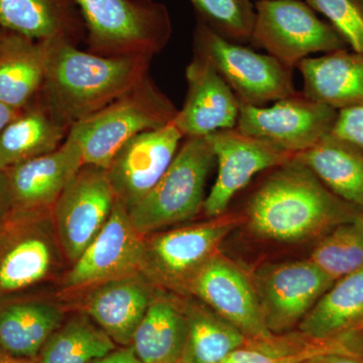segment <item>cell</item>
Instances as JSON below:
<instances>
[{"label":"cell","mask_w":363,"mask_h":363,"mask_svg":"<svg viewBox=\"0 0 363 363\" xmlns=\"http://www.w3.org/2000/svg\"><path fill=\"white\" fill-rule=\"evenodd\" d=\"M331 133L363 152V104L338 111Z\"/></svg>","instance_id":"cell-34"},{"label":"cell","mask_w":363,"mask_h":363,"mask_svg":"<svg viewBox=\"0 0 363 363\" xmlns=\"http://www.w3.org/2000/svg\"><path fill=\"white\" fill-rule=\"evenodd\" d=\"M65 264L51 214L9 215L0 224V298L52 281Z\"/></svg>","instance_id":"cell-9"},{"label":"cell","mask_w":363,"mask_h":363,"mask_svg":"<svg viewBox=\"0 0 363 363\" xmlns=\"http://www.w3.org/2000/svg\"><path fill=\"white\" fill-rule=\"evenodd\" d=\"M0 363H38L37 360L11 357L0 351Z\"/></svg>","instance_id":"cell-39"},{"label":"cell","mask_w":363,"mask_h":363,"mask_svg":"<svg viewBox=\"0 0 363 363\" xmlns=\"http://www.w3.org/2000/svg\"><path fill=\"white\" fill-rule=\"evenodd\" d=\"M332 193L363 212V152L328 135L296 155Z\"/></svg>","instance_id":"cell-27"},{"label":"cell","mask_w":363,"mask_h":363,"mask_svg":"<svg viewBox=\"0 0 363 363\" xmlns=\"http://www.w3.org/2000/svg\"><path fill=\"white\" fill-rule=\"evenodd\" d=\"M0 28L40 42L76 45L86 33L75 0H0Z\"/></svg>","instance_id":"cell-23"},{"label":"cell","mask_w":363,"mask_h":363,"mask_svg":"<svg viewBox=\"0 0 363 363\" xmlns=\"http://www.w3.org/2000/svg\"><path fill=\"white\" fill-rule=\"evenodd\" d=\"M184 298L156 289L131 343L143 363H177L180 360L189 341Z\"/></svg>","instance_id":"cell-22"},{"label":"cell","mask_w":363,"mask_h":363,"mask_svg":"<svg viewBox=\"0 0 363 363\" xmlns=\"http://www.w3.org/2000/svg\"><path fill=\"white\" fill-rule=\"evenodd\" d=\"M330 353H362L363 330L339 337L313 338L298 332L250 340L222 363H307Z\"/></svg>","instance_id":"cell-25"},{"label":"cell","mask_w":363,"mask_h":363,"mask_svg":"<svg viewBox=\"0 0 363 363\" xmlns=\"http://www.w3.org/2000/svg\"><path fill=\"white\" fill-rule=\"evenodd\" d=\"M309 259L334 281L362 269L363 212L318 240Z\"/></svg>","instance_id":"cell-31"},{"label":"cell","mask_w":363,"mask_h":363,"mask_svg":"<svg viewBox=\"0 0 363 363\" xmlns=\"http://www.w3.org/2000/svg\"><path fill=\"white\" fill-rule=\"evenodd\" d=\"M89 52L102 56L155 57L173 33L168 7L156 0H75Z\"/></svg>","instance_id":"cell-6"},{"label":"cell","mask_w":363,"mask_h":363,"mask_svg":"<svg viewBox=\"0 0 363 363\" xmlns=\"http://www.w3.org/2000/svg\"><path fill=\"white\" fill-rule=\"evenodd\" d=\"M155 292L152 284L135 274L91 286L75 296L81 298L78 311L89 316L117 346L126 347L133 343Z\"/></svg>","instance_id":"cell-19"},{"label":"cell","mask_w":363,"mask_h":363,"mask_svg":"<svg viewBox=\"0 0 363 363\" xmlns=\"http://www.w3.org/2000/svg\"><path fill=\"white\" fill-rule=\"evenodd\" d=\"M189 345L197 363H222L247 338L238 328L194 297L184 298Z\"/></svg>","instance_id":"cell-30"},{"label":"cell","mask_w":363,"mask_h":363,"mask_svg":"<svg viewBox=\"0 0 363 363\" xmlns=\"http://www.w3.org/2000/svg\"><path fill=\"white\" fill-rule=\"evenodd\" d=\"M177 363H197L196 362L194 355H193L192 350H191L190 345H189V341L183 355H182L180 360Z\"/></svg>","instance_id":"cell-40"},{"label":"cell","mask_w":363,"mask_h":363,"mask_svg":"<svg viewBox=\"0 0 363 363\" xmlns=\"http://www.w3.org/2000/svg\"><path fill=\"white\" fill-rule=\"evenodd\" d=\"M11 214V201H9V187L6 172L0 169V224L9 218Z\"/></svg>","instance_id":"cell-37"},{"label":"cell","mask_w":363,"mask_h":363,"mask_svg":"<svg viewBox=\"0 0 363 363\" xmlns=\"http://www.w3.org/2000/svg\"><path fill=\"white\" fill-rule=\"evenodd\" d=\"M188 90L173 123L184 138H206L238 125L241 104L206 59L194 54L186 68Z\"/></svg>","instance_id":"cell-18"},{"label":"cell","mask_w":363,"mask_h":363,"mask_svg":"<svg viewBox=\"0 0 363 363\" xmlns=\"http://www.w3.org/2000/svg\"><path fill=\"white\" fill-rule=\"evenodd\" d=\"M184 140L172 121L126 143L105 169L117 201L128 210L140 202L164 175Z\"/></svg>","instance_id":"cell-15"},{"label":"cell","mask_w":363,"mask_h":363,"mask_svg":"<svg viewBox=\"0 0 363 363\" xmlns=\"http://www.w3.org/2000/svg\"><path fill=\"white\" fill-rule=\"evenodd\" d=\"M252 281L262 319L272 334L298 326L335 281L309 259L264 264Z\"/></svg>","instance_id":"cell-10"},{"label":"cell","mask_w":363,"mask_h":363,"mask_svg":"<svg viewBox=\"0 0 363 363\" xmlns=\"http://www.w3.org/2000/svg\"><path fill=\"white\" fill-rule=\"evenodd\" d=\"M325 16L352 51L363 54V0H305Z\"/></svg>","instance_id":"cell-33"},{"label":"cell","mask_w":363,"mask_h":363,"mask_svg":"<svg viewBox=\"0 0 363 363\" xmlns=\"http://www.w3.org/2000/svg\"><path fill=\"white\" fill-rule=\"evenodd\" d=\"M266 173L243 213L248 228L259 238L281 243L319 240L362 213L296 157Z\"/></svg>","instance_id":"cell-1"},{"label":"cell","mask_w":363,"mask_h":363,"mask_svg":"<svg viewBox=\"0 0 363 363\" xmlns=\"http://www.w3.org/2000/svg\"><path fill=\"white\" fill-rule=\"evenodd\" d=\"M336 116L335 109L297 91L272 105H241L236 128L296 156L330 135Z\"/></svg>","instance_id":"cell-12"},{"label":"cell","mask_w":363,"mask_h":363,"mask_svg":"<svg viewBox=\"0 0 363 363\" xmlns=\"http://www.w3.org/2000/svg\"><path fill=\"white\" fill-rule=\"evenodd\" d=\"M143 238L126 207L116 200L102 230L62 276V293L75 295L111 279L140 274Z\"/></svg>","instance_id":"cell-13"},{"label":"cell","mask_w":363,"mask_h":363,"mask_svg":"<svg viewBox=\"0 0 363 363\" xmlns=\"http://www.w3.org/2000/svg\"><path fill=\"white\" fill-rule=\"evenodd\" d=\"M297 68L306 96L335 111L363 104V54L350 49L303 60Z\"/></svg>","instance_id":"cell-21"},{"label":"cell","mask_w":363,"mask_h":363,"mask_svg":"<svg viewBox=\"0 0 363 363\" xmlns=\"http://www.w3.org/2000/svg\"><path fill=\"white\" fill-rule=\"evenodd\" d=\"M307 363H363L362 353H330Z\"/></svg>","instance_id":"cell-36"},{"label":"cell","mask_w":363,"mask_h":363,"mask_svg":"<svg viewBox=\"0 0 363 363\" xmlns=\"http://www.w3.org/2000/svg\"><path fill=\"white\" fill-rule=\"evenodd\" d=\"M243 223L245 215L227 211L199 223L145 235L140 274L156 289L189 297L196 276Z\"/></svg>","instance_id":"cell-4"},{"label":"cell","mask_w":363,"mask_h":363,"mask_svg":"<svg viewBox=\"0 0 363 363\" xmlns=\"http://www.w3.org/2000/svg\"><path fill=\"white\" fill-rule=\"evenodd\" d=\"M92 363H143L136 357L133 346L116 348V350L105 355V357L95 360Z\"/></svg>","instance_id":"cell-35"},{"label":"cell","mask_w":363,"mask_h":363,"mask_svg":"<svg viewBox=\"0 0 363 363\" xmlns=\"http://www.w3.org/2000/svg\"><path fill=\"white\" fill-rule=\"evenodd\" d=\"M178 109L150 74L111 104L72 126L69 138L82 150L84 164L106 169L117 152L140 133L175 119Z\"/></svg>","instance_id":"cell-3"},{"label":"cell","mask_w":363,"mask_h":363,"mask_svg":"<svg viewBox=\"0 0 363 363\" xmlns=\"http://www.w3.org/2000/svg\"><path fill=\"white\" fill-rule=\"evenodd\" d=\"M1 33H2V30H0V35H1Z\"/></svg>","instance_id":"cell-41"},{"label":"cell","mask_w":363,"mask_h":363,"mask_svg":"<svg viewBox=\"0 0 363 363\" xmlns=\"http://www.w3.org/2000/svg\"><path fill=\"white\" fill-rule=\"evenodd\" d=\"M298 329L319 339L363 330V267L334 281Z\"/></svg>","instance_id":"cell-28"},{"label":"cell","mask_w":363,"mask_h":363,"mask_svg":"<svg viewBox=\"0 0 363 363\" xmlns=\"http://www.w3.org/2000/svg\"><path fill=\"white\" fill-rule=\"evenodd\" d=\"M117 345L85 313L66 317L50 336L38 363H92L116 350Z\"/></svg>","instance_id":"cell-29"},{"label":"cell","mask_w":363,"mask_h":363,"mask_svg":"<svg viewBox=\"0 0 363 363\" xmlns=\"http://www.w3.org/2000/svg\"><path fill=\"white\" fill-rule=\"evenodd\" d=\"M50 43L2 30L0 102L23 111L39 98L47 72Z\"/></svg>","instance_id":"cell-24"},{"label":"cell","mask_w":363,"mask_h":363,"mask_svg":"<svg viewBox=\"0 0 363 363\" xmlns=\"http://www.w3.org/2000/svg\"><path fill=\"white\" fill-rule=\"evenodd\" d=\"M69 131L38 98L0 135V169L6 171L54 152L65 142Z\"/></svg>","instance_id":"cell-26"},{"label":"cell","mask_w":363,"mask_h":363,"mask_svg":"<svg viewBox=\"0 0 363 363\" xmlns=\"http://www.w3.org/2000/svg\"><path fill=\"white\" fill-rule=\"evenodd\" d=\"M66 319L64 306L23 294L0 298V351L37 359L50 336Z\"/></svg>","instance_id":"cell-20"},{"label":"cell","mask_w":363,"mask_h":363,"mask_svg":"<svg viewBox=\"0 0 363 363\" xmlns=\"http://www.w3.org/2000/svg\"><path fill=\"white\" fill-rule=\"evenodd\" d=\"M208 138L218 171L203 206L202 213L207 218L225 214L234 197L255 177L295 157L274 143L241 133L236 128L217 131Z\"/></svg>","instance_id":"cell-14"},{"label":"cell","mask_w":363,"mask_h":363,"mask_svg":"<svg viewBox=\"0 0 363 363\" xmlns=\"http://www.w3.org/2000/svg\"><path fill=\"white\" fill-rule=\"evenodd\" d=\"M83 166L82 150L68 136L54 152L6 169L9 215L52 214L60 196Z\"/></svg>","instance_id":"cell-16"},{"label":"cell","mask_w":363,"mask_h":363,"mask_svg":"<svg viewBox=\"0 0 363 363\" xmlns=\"http://www.w3.org/2000/svg\"><path fill=\"white\" fill-rule=\"evenodd\" d=\"M154 57L102 56L66 40L50 43L40 99L70 128L101 111L149 75Z\"/></svg>","instance_id":"cell-2"},{"label":"cell","mask_w":363,"mask_h":363,"mask_svg":"<svg viewBox=\"0 0 363 363\" xmlns=\"http://www.w3.org/2000/svg\"><path fill=\"white\" fill-rule=\"evenodd\" d=\"M194 54L220 74L241 105L264 106L297 92L293 69L218 35L201 21L194 28Z\"/></svg>","instance_id":"cell-7"},{"label":"cell","mask_w":363,"mask_h":363,"mask_svg":"<svg viewBox=\"0 0 363 363\" xmlns=\"http://www.w3.org/2000/svg\"><path fill=\"white\" fill-rule=\"evenodd\" d=\"M0 30H1V28H0Z\"/></svg>","instance_id":"cell-42"},{"label":"cell","mask_w":363,"mask_h":363,"mask_svg":"<svg viewBox=\"0 0 363 363\" xmlns=\"http://www.w3.org/2000/svg\"><path fill=\"white\" fill-rule=\"evenodd\" d=\"M255 6L250 43L293 70L313 55L350 49L304 0H259Z\"/></svg>","instance_id":"cell-8"},{"label":"cell","mask_w":363,"mask_h":363,"mask_svg":"<svg viewBox=\"0 0 363 363\" xmlns=\"http://www.w3.org/2000/svg\"><path fill=\"white\" fill-rule=\"evenodd\" d=\"M21 112V111H18V109L13 108V107L0 102V135H1L4 128H6Z\"/></svg>","instance_id":"cell-38"},{"label":"cell","mask_w":363,"mask_h":363,"mask_svg":"<svg viewBox=\"0 0 363 363\" xmlns=\"http://www.w3.org/2000/svg\"><path fill=\"white\" fill-rule=\"evenodd\" d=\"M189 297L208 306L250 340L272 335L262 319L252 279L220 253L196 276Z\"/></svg>","instance_id":"cell-17"},{"label":"cell","mask_w":363,"mask_h":363,"mask_svg":"<svg viewBox=\"0 0 363 363\" xmlns=\"http://www.w3.org/2000/svg\"><path fill=\"white\" fill-rule=\"evenodd\" d=\"M197 21L233 42L247 44L252 39L255 6L252 0H190Z\"/></svg>","instance_id":"cell-32"},{"label":"cell","mask_w":363,"mask_h":363,"mask_svg":"<svg viewBox=\"0 0 363 363\" xmlns=\"http://www.w3.org/2000/svg\"><path fill=\"white\" fill-rule=\"evenodd\" d=\"M216 166L206 138H188L155 187L128 210L131 223L143 235L192 220L203 211L208 177Z\"/></svg>","instance_id":"cell-5"},{"label":"cell","mask_w":363,"mask_h":363,"mask_svg":"<svg viewBox=\"0 0 363 363\" xmlns=\"http://www.w3.org/2000/svg\"><path fill=\"white\" fill-rule=\"evenodd\" d=\"M116 198L106 169L84 164L52 211L60 247L69 267L77 262L102 230L116 206Z\"/></svg>","instance_id":"cell-11"}]
</instances>
